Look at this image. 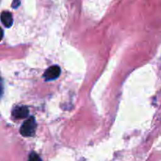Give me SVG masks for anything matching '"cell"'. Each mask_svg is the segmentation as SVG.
<instances>
[{
	"instance_id": "cell-1",
	"label": "cell",
	"mask_w": 161,
	"mask_h": 161,
	"mask_svg": "<svg viewBox=\"0 0 161 161\" xmlns=\"http://www.w3.org/2000/svg\"><path fill=\"white\" fill-rule=\"evenodd\" d=\"M36 128V122L34 117H31L25 120L20 129V135L25 137H31L35 134Z\"/></svg>"
},
{
	"instance_id": "cell-2",
	"label": "cell",
	"mask_w": 161,
	"mask_h": 161,
	"mask_svg": "<svg viewBox=\"0 0 161 161\" xmlns=\"http://www.w3.org/2000/svg\"><path fill=\"white\" fill-rule=\"evenodd\" d=\"M60 74H61V69L59 66L53 65L46 70L43 74V77L47 81H50V80H53L58 78Z\"/></svg>"
},
{
	"instance_id": "cell-3",
	"label": "cell",
	"mask_w": 161,
	"mask_h": 161,
	"mask_svg": "<svg viewBox=\"0 0 161 161\" xmlns=\"http://www.w3.org/2000/svg\"><path fill=\"white\" fill-rule=\"evenodd\" d=\"M29 111H28V108L26 106H17L13 110L12 114L14 116V117L17 118V119H24V118H26L28 116Z\"/></svg>"
},
{
	"instance_id": "cell-4",
	"label": "cell",
	"mask_w": 161,
	"mask_h": 161,
	"mask_svg": "<svg viewBox=\"0 0 161 161\" xmlns=\"http://www.w3.org/2000/svg\"><path fill=\"white\" fill-rule=\"evenodd\" d=\"M1 21L6 28H10L11 25H13V22H14L12 14L9 12H6V11L3 12L1 14Z\"/></svg>"
},
{
	"instance_id": "cell-5",
	"label": "cell",
	"mask_w": 161,
	"mask_h": 161,
	"mask_svg": "<svg viewBox=\"0 0 161 161\" xmlns=\"http://www.w3.org/2000/svg\"><path fill=\"white\" fill-rule=\"evenodd\" d=\"M29 161H42V160L38 154L31 153L29 156Z\"/></svg>"
},
{
	"instance_id": "cell-6",
	"label": "cell",
	"mask_w": 161,
	"mask_h": 161,
	"mask_svg": "<svg viewBox=\"0 0 161 161\" xmlns=\"http://www.w3.org/2000/svg\"><path fill=\"white\" fill-rule=\"evenodd\" d=\"M20 0H14V2H13L12 3V7H14V9H17V8L20 6Z\"/></svg>"
}]
</instances>
